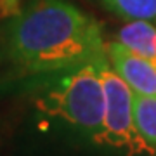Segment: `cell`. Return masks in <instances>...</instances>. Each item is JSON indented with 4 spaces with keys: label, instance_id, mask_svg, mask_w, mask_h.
Listing matches in <instances>:
<instances>
[{
    "label": "cell",
    "instance_id": "1",
    "mask_svg": "<svg viewBox=\"0 0 156 156\" xmlns=\"http://www.w3.org/2000/svg\"><path fill=\"white\" fill-rule=\"evenodd\" d=\"M104 56L101 24L69 0H30L2 28L0 57L21 75L68 71Z\"/></svg>",
    "mask_w": 156,
    "mask_h": 156
},
{
    "label": "cell",
    "instance_id": "2",
    "mask_svg": "<svg viewBox=\"0 0 156 156\" xmlns=\"http://www.w3.org/2000/svg\"><path fill=\"white\" fill-rule=\"evenodd\" d=\"M108 57L87 62L78 68L61 71L62 75L49 73L44 83L37 89V106L45 115L59 120L97 137L104 123V85L101 64Z\"/></svg>",
    "mask_w": 156,
    "mask_h": 156
},
{
    "label": "cell",
    "instance_id": "3",
    "mask_svg": "<svg viewBox=\"0 0 156 156\" xmlns=\"http://www.w3.org/2000/svg\"><path fill=\"white\" fill-rule=\"evenodd\" d=\"M102 85H104V123L95 140L99 144H108L116 149L127 151L128 154L153 153L144 137L139 134L134 116V90L130 89L122 76L111 69L109 59L101 64Z\"/></svg>",
    "mask_w": 156,
    "mask_h": 156
},
{
    "label": "cell",
    "instance_id": "4",
    "mask_svg": "<svg viewBox=\"0 0 156 156\" xmlns=\"http://www.w3.org/2000/svg\"><path fill=\"white\" fill-rule=\"evenodd\" d=\"M106 54L115 71L134 90V94L156 97V64L137 56L122 42L108 44Z\"/></svg>",
    "mask_w": 156,
    "mask_h": 156
},
{
    "label": "cell",
    "instance_id": "5",
    "mask_svg": "<svg viewBox=\"0 0 156 156\" xmlns=\"http://www.w3.org/2000/svg\"><path fill=\"white\" fill-rule=\"evenodd\" d=\"M118 42L156 64V28L147 19H132L118 31Z\"/></svg>",
    "mask_w": 156,
    "mask_h": 156
},
{
    "label": "cell",
    "instance_id": "6",
    "mask_svg": "<svg viewBox=\"0 0 156 156\" xmlns=\"http://www.w3.org/2000/svg\"><path fill=\"white\" fill-rule=\"evenodd\" d=\"M134 116L139 134L153 149H156V97L135 94Z\"/></svg>",
    "mask_w": 156,
    "mask_h": 156
},
{
    "label": "cell",
    "instance_id": "7",
    "mask_svg": "<svg viewBox=\"0 0 156 156\" xmlns=\"http://www.w3.org/2000/svg\"><path fill=\"white\" fill-rule=\"evenodd\" d=\"M108 11L125 19H151L156 16V0H99Z\"/></svg>",
    "mask_w": 156,
    "mask_h": 156
},
{
    "label": "cell",
    "instance_id": "8",
    "mask_svg": "<svg viewBox=\"0 0 156 156\" xmlns=\"http://www.w3.org/2000/svg\"><path fill=\"white\" fill-rule=\"evenodd\" d=\"M0 12L2 16H14L19 12V0H0Z\"/></svg>",
    "mask_w": 156,
    "mask_h": 156
}]
</instances>
